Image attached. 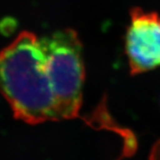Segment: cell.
<instances>
[{
  "label": "cell",
  "mask_w": 160,
  "mask_h": 160,
  "mask_svg": "<svg viewBox=\"0 0 160 160\" xmlns=\"http://www.w3.org/2000/svg\"><path fill=\"white\" fill-rule=\"evenodd\" d=\"M0 93L17 119L31 125L61 121L41 38L21 32L0 52Z\"/></svg>",
  "instance_id": "cell-1"
},
{
  "label": "cell",
  "mask_w": 160,
  "mask_h": 160,
  "mask_svg": "<svg viewBox=\"0 0 160 160\" xmlns=\"http://www.w3.org/2000/svg\"><path fill=\"white\" fill-rule=\"evenodd\" d=\"M48 56L61 120L79 117L85 69L82 45L75 30L64 29L41 38Z\"/></svg>",
  "instance_id": "cell-2"
},
{
  "label": "cell",
  "mask_w": 160,
  "mask_h": 160,
  "mask_svg": "<svg viewBox=\"0 0 160 160\" xmlns=\"http://www.w3.org/2000/svg\"><path fill=\"white\" fill-rule=\"evenodd\" d=\"M127 28L125 51L132 75L160 66V16L132 8Z\"/></svg>",
  "instance_id": "cell-3"
},
{
  "label": "cell",
  "mask_w": 160,
  "mask_h": 160,
  "mask_svg": "<svg viewBox=\"0 0 160 160\" xmlns=\"http://www.w3.org/2000/svg\"><path fill=\"white\" fill-rule=\"evenodd\" d=\"M150 160H160V140H158L152 148Z\"/></svg>",
  "instance_id": "cell-4"
}]
</instances>
